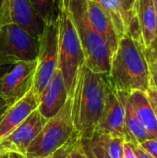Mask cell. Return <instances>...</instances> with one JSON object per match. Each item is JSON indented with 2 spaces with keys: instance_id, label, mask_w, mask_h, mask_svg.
I'll list each match as a JSON object with an SVG mask.
<instances>
[{
  "instance_id": "15",
  "label": "cell",
  "mask_w": 157,
  "mask_h": 158,
  "mask_svg": "<svg viewBox=\"0 0 157 158\" xmlns=\"http://www.w3.org/2000/svg\"><path fill=\"white\" fill-rule=\"evenodd\" d=\"M135 12L139 21L143 45L147 49L156 37L157 14L154 0H137Z\"/></svg>"
},
{
  "instance_id": "1",
  "label": "cell",
  "mask_w": 157,
  "mask_h": 158,
  "mask_svg": "<svg viewBox=\"0 0 157 158\" xmlns=\"http://www.w3.org/2000/svg\"><path fill=\"white\" fill-rule=\"evenodd\" d=\"M108 85L107 74L93 72L85 65L81 67L71 95V119L78 139L90 140L95 133Z\"/></svg>"
},
{
  "instance_id": "33",
  "label": "cell",
  "mask_w": 157,
  "mask_h": 158,
  "mask_svg": "<svg viewBox=\"0 0 157 158\" xmlns=\"http://www.w3.org/2000/svg\"><path fill=\"white\" fill-rule=\"evenodd\" d=\"M8 107H9V106H6V107H5V108H3V109L0 110V121H1V119H2V118L4 117L5 113L6 112V110L8 109Z\"/></svg>"
},
{
  "instance_id": "12",
  "label": "cell",
  "mask_w": 157,
  "mask_h": 158,
  "mask_svg": "<svg viewBox=\"0 0 157 158\" xmlns=\"http://www.w3.org/2000/svg\"><path fill=\"white\" fill-rule=\"evenodd\" d=\"M39 97L31 90L23 98L8 107L0 121V140L9 135L33 111L38 109Z\"/></svg>"
},
{
  "instance_id": "23",
  "label": "cell",
  "mask_w": 157,
  "mask_h": 158,
  "mask_svg": "<svg viewBox=\"0 0 157 158\" xmlns=\"http://www.w3.org/2000/svg\"><path fill=\"white\" fill-rule=\"evenodd\" d=\"M139 145L152 157L157 158V139L147 140L142 143H139Z\"/></svg>"
},
{
  "instance_id": "32",
  "label": "cell",
  "mask_w": 157,
  "mask_h": 158,
  "mask_svg": "<svg viewBox=\"0 0 157 158\" xmlns=\"http://www.w3.org/2000/svg\"><path fill=\"white\" fill-rule=\"evenodd\" d=\"M6 156H7V158H25L24 156L18 154V153H7Z\"/></svg>"
},
{
  "instance_id": "36",
  "label": "cell",
  "mask_w": 157,
  "mask_h": 158,
  "mask_svg": "<svg viewBox=\"0 0 157 158\" xmlns=\"http://www.w3.org/2000/svg\"><path fill=\"white\" fill-rule=\"evenodd\" d=\"M3 155H4V154H2V153H1V152H0V158H1V156H3Z\"/></svg>"
},
{
  "instance_id": "7",
  "label": "cell",
  "mask_w": 157,
  "mask_h": 158,
  "mask_svg": "<svg viewBox=\"0 0 157 158\" xmlns=\"http://www.w3.org/2000/svg\"><path fill=\"white\" fill-rule=\"evenodd\" d=\"M58 61V21L46 24L39 38L36 70L31 91L39 97L56 70Z\"/></svg>"
},
{
  "instance_id": "22",
  "label": "cell",
  "mask_w": 157,
  "mask_h": 158,
  "mask_svg": "<svg viewBox=\"0 0 157 158\" xmlns=\"http://www.w3.org/2000/svg\"><path fill=\"white\" fill-rule=\"evenodd\" d=\"M11 22L7 0H0V26Z\"/></svg>"
},
{
  "instance_id": "9",
  "label": "cell",
  "mask_w": 157,
  "mask_h": 158,
  "mask_svg": "<svg viewBox=\"0 0 157 158\" xmlns=\"http://www.w3.org/2000/svg\"><path fill=\"white\" fill-rule=\"evenodd\" d=\"M36 60L22 61L11 66L0 78V94L11 106L23 98L33 86Z\"/></svg>"
},
{
  "instance_id": "20",
  "label": "cell",
  "mask_w": 157,
  "mask_h": 158,
  "mask_svg": "<svg viewBox=\"0 0 157 158\" xmlns=\"http://www.w3.org/2000/svg\"><path fill=\"white\" fill-rule=\"evenodd\" d=\"M93 136L97 139L100 144L105 148L110 158H124L123 144L126 142L124 138L112 136L109 134L95 132Z\"/></svg>"
},
{
  "instance_id": "21",
  "label": "cell",
  "mask_w": 157,
  "mask_h": 158,
  "mask_svg": "<svg viewBox=\"0 0 157 158\" xmlns=\"http://www.w3.org/2000/svg\"><path fill=\"white\" fill-rule=\"evenodd\" d=\"M76 138L77 137L74 136L68 143H67L65 145H63L62 147L57 149L56 152H54L52 155H50L46 158H70V150H71V147H72L73 143L76 140Z\"/></svg>"
},
{
  "instance_id": "24",
  "label": "cell",
  "mask_w": 157,
  "mask_h": 158,
  "mask_svg": "<svg viewBox=\"0 0 157 158\" xmlns=\"http://www.w3.org/2000/svg\"><path fill=\"white\" fill-rule=\"evenodd\" d=\"M70 158H87L82 147L81 140L76 138L70 150Z\"/></svg>"
},
{
  "instance_id": "17",
  "label": "cell",
  "mask_w": 157,
  "mask_h": 158,
  "mask_svg": "<svg viewBox=\"0 0 157 158\" xmlns=\"http://www.w3.org/2000/svg\"><path fill=\"white\" fill-rule=\"evenodd\" d=\"M110 17L118 39L127 34L129 14L125 10L122 0H95Z\"/></svg>"
},
{
  "instance_id": "14",
  "label": "cell",
  "mask_w": 157,
  "mask_h": 158,
  "mask_svg": "<svg viewBox=\"0 0 157 158\" xmlns=\"http://www.w3.org/2000/svg\"><path fill=\"white\" fill-rule=\"evenodd\" d=\"M85 6L93 28L103 38L114 54L119 39L110 17L95 0H85Z\"/></svg>"
},
{
  "instance_id": "31",
  "label": "cell",
  "mask_w": 157,
  "mask_h": 158,
  "mask_svg": "<svg viewBox=\"0 0 157 158\" xmlns=\"http://www.w3.org/2000/svg\"><path fill=\"white\" fill-rule=\"evenodd\" d=\"M10 67H4V68H0V78H1V76L9 69ZM6 106H9L6 102H5V100L2 98V96H1V94H0V110L1 109H3V108H5V107H6Z\"/></svg>"
},
{
  "instance_id": "27",
  "label": "cell",
  "mask_w": 157,
  "mask_h": 158,
  "mask_svg": "<svg viewBox=\"0 0 157 158\" xmlns=\"http://www.w3.org/2000/svg\"><path fill=\"white\" fill-rule=\"evenodd\" d=\"M146 94H147V96H148V98H149V100H150V103L154 106H155L157 108V91L151 85L150 86V88L147 90V92H146Z\"/></svg>"
},
{
  "instance_id": "4",
  "label": "cell",
  "mask_w": 157,
  "mask_h": 158,
  "mask_svg": "<svg viewBox=\"0 0 157 158\" xmlns=\"http://www.w3.org/2000/svg\"><path fill=\"white\" fill-rule=\"evenodd\" d=\"M58 21V61L60 70L69 97H71L79 72L84 65V54L81 41L68 16V13L60 0Z\"/></svg>"
},
{
  "instance_id": "2",
  "label": "cell",
  "mask_w": 157,
  "mask_h": 158,
  "mask_svg": "<svg viewBox=\"0 0 157 158\" xmlns=\"http://www.w3.org/2000/svg\"><path fill=\"white\" fill-rule=\"evenodd\" d=\"M107 78L110 86L117 92L146 93L151 86V74L143 44L129 34L120 38L112 56Z\"/></svg>"
},
{
  "instance_id": "30",
  "label": "cell",
  "mask_w": 157,
  "mask_h": 158,
  "mask_svg": "<svg viewBox=\"0 0 157 158\" xmlns=\"http://www.w3.org/2000/svg\"><path fill=\"white\" fill-rule=\"evenodd\" d=\"M81 143H82V147H83V150L85 152V155H86V157L87 158H96L95 156L93 155V153L92 152L87 141H81Z\"/></svg>"
},
{
  "instance_id": "11",
  "label": "cell",
  "mask_w": 157,
  "mask_h": 158,
  "mask_svg": "<svg viewBox=\"0 0 157 158\" xmlns=\"http://www.w3.org/2000/svg\"><path fill=\"white\" fill-rule=\"evenodd\" d=\"M68 97L62 74L57 69L39 95L38 111L45 119H49L61 110Z\"/></svg>"
},
{
  "instance_id": "34",
  "label": "cell",
  "mask_w": 157,
  "mask_h": 158,
  "mask_svg": "<svg viewBox=\"0 0 157 158\" xmlns=\"http://www.w3.org/2000/svg\"><path fill=\"white\" fill-rule=\"evenodd\" d=\"M154 3H155V10H156V14H157V0H154ZM155 40H156L157 41V31H156V37H155Z\"/></svg>"
},
{
  "instance_id": "35",
  "label": "cell",
  "mask_w": 157,
  "mask_h": 158,
  "mask_svg": "<svg viewBox=\"0 0 157 158\" xmlns=\"http://www.w3.org/2000/svg\"><path fill=\"white\" fill-rule=\"evenodd\" d=\"M1 158H7V156H6V154H4V155L1 156Z\"/></svg>"
},
{
  "instance_id": "26",
  "label": "cell",
  "mask_w": 157,
  "mask_h": 158,
  "mask_svg": "<svg viewBox=\"0 0 157 158\" xmlns=\"http://www.w3.org/2000/svg\"><path fill=\"white\" fill-rule=\"evenodd\" d=\"M132 146V149L134 151V154L137 158H153L147 152H145L140 145L138 143L133 142V143H130Z\"/></svg>"
},
{
  "instance_id": "18",
  "label": "cell",
  "mask_w": 157,
  "mask_h": 158,
  "mask_svg": "<svg viewBox=\"0 0 157 158\" xmlns=\"http://www.w3.org/2000/svg\"><path fill=\"white\" fill-rule=\"evenodd\" d=\"M125 125L130 135L138 143L151 140L147 131L138 118L131 103L129 101V96L125 105Z\"/></svg>"
},
{
  "instance_id": "19",
  "label": "cell",
  "mask_w": 157,
  "mask_h": 158,
  "mask_svg": "<svg viewBox=\"0 0 157 158\" xmlns=\"http://www.w3.org/2000/svg\"><path fill=\"white\" fill-rule=\"evenodd\" d=\"M39 17L46 24L56 22L58 18L60 0H30Z\"/></svg>"
},
{
  "instance_id": "6",
  "label": "cell",
  "mask_w": 157,
  "mask_h": 158,
  "mask_svg": "<svg viewBox=\"0 0 157 158\" xmlns=\"http://www.w3.org/2000/svg\"><path fill=\"white\" fill-rule=\"evenodd\" d=\"M39 40L19 25L9 22L0 26V68L22 61H34Z\"/></svg>"
},
{
  "instance_id": "29",
  "label": "cell",
  "mask_w": 157,
  "mask_h": 158,
  "mask_svg": "<svg viewBox=\"0 0 157 158\" xmlns=\"http://www.w3.org/2000/svg\"><path fill=\"white\" fill-rule=\"evenodd\" d=\"M136 2H137V0H122L124 8L128 12V14H130L131 11H133L135 9Z\"/></svg>"
},
{
  "instance_id": "16",
  "label": "cell",
  "mask_w": 157,
  "mask_h": 158,
  "mask_svg": "<svg viewBox=\"0 0 157 158\" xmlns=\"http://www.w3.org/2000/svg\"><path fill=\"white\" fill-rule=\"evenodd\" d=\"M129 101L131 103L138 118L147 131L150 138L157 139L156 116L146 93L134 91L129 94Z\"/></svg>"
},
{
  "instance_id": "8",
  "label": "cell",
  "mask_w": 157,
  "mask_h": 158,
  "mask_svg": "<svg viewBox=\"0 0 157 158\" xmlns=\"http://www.w3.org/2000/svg\"><path fill=\"white\" fill-rule=\"evenodd\" d=\"M129 94L117 92L110 84L108 85L105 107L95 132L122 137L129 143L136 142L130 135L125 125V105Z\"/></svg>"
},
{
  "instance_id": "25",
  "label": "cell",
  "mask_w": 157,
  "mask_h": 158,
  "mask_svg": "<svg viewBox=\"0 0 157 158\" xmlns=\"http://www.w3.org/2000/svg\"><path fill=\"white\" fill-rule=\"evenodd\" d=\"M148 65L151 74V85L157 91V60L149 61Z\"/></svg>"
},
{
  "instance_id": "13",
  "label": "cell",
  "mask_w": 157,
  "mask_h": 158,
  "mask_svg": "<svg viewBox=\"0 0 157 158\" xmlns=\"http://www.w3.org/2000/svg\"><path fill=\"white\" fill-rule=\"evenodd\" d=\"M9 6L10 20L26 30L32 36L41 37L45 23L39 17L30 0H7Z\"/></svg>"
},
{
  "instance_id": "10",
  "label": "cell",
  "mask_w": 157,
  "mask_h": 158,
  "mask_svg": "<svg viewBox=\"0 0 157 158\" xmlns=\"http://www.w3.org/2000/svg\"><path fill=\"white\" fill-rule=\"evenodd\" d=\"M45 119L36 109L9 135L0 140L2 154L18 153L25 156L27 150L43 129Z\"/></svg>"
},
{
  "instance_id": "28",
  "label": "cell",
  "mask_w": 157,
  "mask_h": 158,
  "mask_svg": "<svg viewBox=\"0 0 157 158\" xmlns=\"http://www.w3.org/2000/svg\"><path fill=\"white\" fill-rule=\"evenodd\" d=\"M123 150H124V158H137L134 151L132 149L131 144L129 142H125L123 144Z\"/></svg>"
},
{
  "instance_id": "5",
  "label": "cell",
  "mask_w": 157,
  "mask_h": 158,
  "mask_svg": "<svg viewBox=\"0 0 157 158\" xmlns=\"http://www.w3.org/2000/svg\"><path fill=\"white\" fill-rule=\"evenodd\" d=\"M74 136L71 97H68L61 110L46 120L41 131L29 146L25 158H46L68 143Z\"/></svg>"
},
{
  "instance_id": "3",
  "label": "cell",
  "mask_w": 157,
  "mask_h": 158,
  "mask_svg": "<svg viewBox=\"0 0 157 158\" xmlns=\"http://www.w3.org/2000/svg\"><path fill=\"white\" fill-rule=\"evenodd\" d=\"M77 31L84 54V65L96 73L108 74L113 53L93 28L87 15L85 0H62Z\"/></svg>"
}]
</instances>
